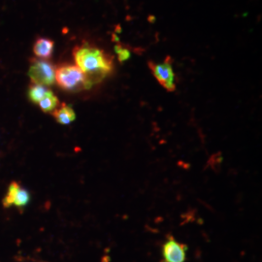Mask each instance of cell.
<instances>
[{
    "label": "cell",
    "mask_w": 262,
    "mask_h": 262,
    "mask_svg": "<svg viewBox=\"0 0 262 262\" xmlns=\"http://www.w3.org/2000/svg\"><path fill=\"white\" fill-rule=\"evenodd\" d=\"M76 66L84 73L91 88L112 72L113 57L98 48L83 44L73 51Z\"/></svg>",
    "instance_id": "1"
},
{
    "label": "cell",
    "mask_w": 262,
    "mask_h": 262,
    "mask_svg": "<svg viewBox=\"0 0 262 262\" xmlns=\"http://www.w3.org/2000/svg\"><path fill=\"white\" fill-rule=\"evenodd\" d=\"M56 81L66 92L75 93L91 88L82 70L78 66L72 64H66L56 68Z\"/></svg>",
    "instance_id": "2"
},
{
    "label": "cell",
    "mask_w": 262,
    "mask_h": 262,
    "mask_svg": "<svg viewBox=\"0 0 262 262\" xmlns=\"http://www.w3.org/2000/svg\"><path fill=\"white\" fill-rule=\"evenodd\" d=\"M28 76L33 84L49 86L56 81V67L46 59L34 58L31 60Z\"/></svg>",
    "instance_id": "3"
},
{
    "label": "cell",
    "mask_w": 262,
    "mask_h": 262,
    "mask_svg": "<svg viewBox=\"0 0 262 262\" xmlns=\"http://www.w3.org/2000/svg\"><path fill=\"white\" fill-rule=\"evenodd\" d=\"M148 66L159 84L166 91L174 92L176 90L175 74L172 67V59L167 56L162 64H157L152 61H149Z\"/></svg>",
    "instance_id": "4"
},
{
    "label": "cell",
    "mask_w": 262,
    "mask_h": 262,
    "mask_svg": "<svg viewBox=\"0 0 262 262\" xmlns=\"http://www.w3.org/2000/svg\"><path fill=\"white\" fill-rule=\"evenodd\" d=\"M187 247L180 243L173 236H169L162 247V256L164 262H185L187 257Z\"/></svg>",
    "instance_id": "5"
},
{
    "label": "cell",
    "mask_w": 262,
    "mask_h": 262,
    "mask_svg": "<svg viewBox=\"0 0 262 262\" xmlns=\"http://www.w3.org/2000/svg\"><path fill=\"white\" fill-rule=\"evenodd\" d=\"M55 47V42L48 38H38L36 42L33 46V53L40 59H46L50 58Z\"/></svg>",
    "instance_id": "6"
},
{
    "label": "cell",
    "mask_w": 262,
    "mask_h": 262,
    "mask_svg": "<svg viewBox=\"0 0 262 262\" xmlns=\"http://www.w3.org/2000/svg\"><path fill=\"white\" fill-rule=\"evenodd\" d=\"M56 122L63 125L70 124L76 120V114L73 108L66 103H62L58 109L53 113Z\"/></svg>",
    "instance_id": "7"
},
{
    "label": "cell",
    "mask_w": 262,
    "mask_h": 262,
    "mask_svg": "<svg viewBox=\"0 0 262 262\" xmlns=\"http://www.w3.org/2000/svg\"><path fill=\"white\" fill-rule=\"evenodd\" d=\"M50 92L47 86L41 85V84H33L30 85L28 90V98L33 103H39Z\"/></svg>",
    "instance_id": "8"
},
{
    "label": "cell",
    "mask_w": 262,
    "mask_h": 262,
    "mask_svg": "<svg viewBox=\"0 0 262 262\" xmlns=\"http://www.w3.org/2000/svg\"><path fill=\"white\" fill-rule=\"evenodd\" d=\"M39 107L40 109L44 113L54 112L57 108V106L59 105L58 98L56 97L55 94H53V92H49L47 95L39 102Z\"/></svg>",
    "instance_id": "9"
},
{
    "label": "cell",
    "mask_w": 262,
    "mask_h": 262,
    "mask_svg": "<svg viewBox=\"0 0 262 262\" xmlns=\"http://www.w3.org/2000/svg\"><path fill=\"white\" fill-rule=\"evenodd\" d=\"M30 200V193L28 192V190H27L26 188L24 187H19L16 197L14 199V203L13 205L14 206L18 207L19 209H21L25 206H27Z\"/></svg>",
    "instance_id": "10"
},
{
    "label": "cell",
    "mask_w": 262,
    "mask_h": 262,
    "mask_svg": "<svg viewBox=\"0 0 262 262\" xmlns=\"http://www.w3.org/2000/svg\"><path fill=\"white\" fill-rule=\"evenodd\" d=\"M19 187H20V186L17 182H13V183L10 184L9 187H8V192H7L6 196L4 197V199L2 201L3 206L5 208H10V207L13 206L14 199L16 197V194H17Z\"/></svg>",
    "instance_id": "11"
},
{
    "label": "cell",
    "mask_w": 262,
    "mask_h": 262,
    "mask_svg": "<svg viewBox=\"0 0 262 262\" xmlns=\"http://www.w3.org/2000/svg\"><path fill=\"white\" fill-rule=\"evenodd\" d=\"M115 52L118 54V57H119V60H120L121 63L126 61L130 57L129 50L125 47H123L121 44L115 46Z\"/></svg>",
    "instance_id": "12"
}]
</instances>
